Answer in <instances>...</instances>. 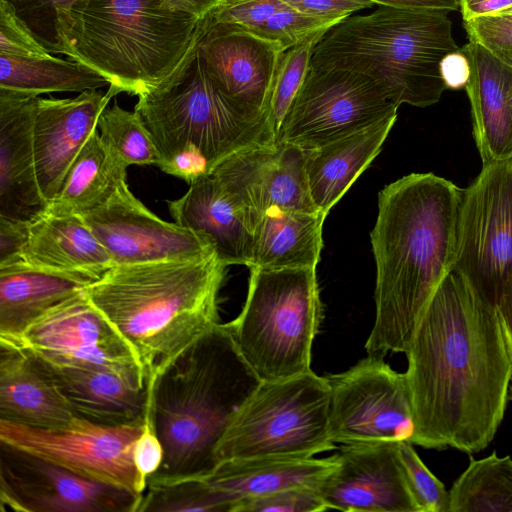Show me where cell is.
Segmentation results:
<instances>
[{
  "instance_id": "6da1fadb",
  "label": "cell",
  "mask_w": 512,
  "mask_h": 512,
  "mask_svg": "<svg viewBox=\"0 0 512 512\" xmlns=\"http://www.w3.org/2000/svg\"><path fill=\"white\" fill-rule=\"evenodd\" d=\"M414 411L410 440L474 453L503 419L512 353L498 310L455 270L428 303L406 351Z\"/></svg>"
},
{
  "instance_id": "7a4b0ae2",
  "label": "cell",
  "mask_w": 512,
  "mask_h": 512,
  "mask_svg": "<svg viewBox=\"0 0 512 512\" xmlns=\"http://www.w3.org/2000/svg\"><path fill=\"white\" fill-rule=\"evenodd\" d=\"M462 194L433 173H411L379 192L370 234L376 314L368 355L408 350L428 303L454 268Z\"/></svg>"
},
{
  "instance_id": "3957f363",
  "label": "cell",
  "mask_w": 512,
  "mask_h": 512,
  "mask_svg": "<svg viewBox=\"0 0 512 512\" xmlns=\"http://www.w3.org/2000/svg\"><path fill=\"white\" fill-rule=\"evenodd\" d=\"M261 382L224 324L177 355L147 386L148 417L164 450L161 467L148 478L210 473L219 442Z\"/></svg>"
},
{
  "instance_id": "277c9868",
  "label": "cell",
  "mask_w": 512,
  "mask_h": 512,
  "mask_svg": "<svg viewBox=\"0 0 512 512\" xmlns=\"http://www.w3.org/2000/svg\"><path fill=\"white\" fill-rule=\"evenodd\" d=\"M226 265L217 256L114 265L86 287L91 303L133 351L147 386L219 324Z\"/></svg>"
},
{
  "instance_id": "5b68a950",
  "label": "cell",
  "mask_w": 512,
  "mask_h": 512,
  "mask_svg": "<svg viewBox=\"0 0 512 512\" xmlns=\"http://www.w3.org/2000/svg\"><path fill=\"white\" fill-rule=\"evenodd\" d=\"M202 35L170 77L138 96L134 110L155 145L157 166L189 184L230 155L276 139L267 115L245 110L214 84L199 50Z\"/></svg>"
},
{
  "instance_id": "8992f818",
  "label": "cell",
  "mask_w": 512,
  "mask_h": 512,
  "mask_svg": "<svg viewBox=\"0 0 512 512\" xmlns=\"http://www.w3.org/2000/svg\"><path fill=\"white\" fill-rule=\"evenodd\" d=\"M459 49L446 11L380 6L327 30L311 64L363 74L397 105L424 108L447 89L440 65Z\"/></svg>"
},
{
  "instance_id": "52a82bcc",
  "label": "cell",
  "mask_w": 512,
  "mask_h": 512,
  "mask_svg": "<svg viewBox=\"0 0 512 512\" xmlns=\"http://www.w3.org/2000/svg\"><path fill=\"white\" fill-rule=\"evenodd\" d=\"M210 18L167 0H82L73 13L68 57L105 76L112 96H139L179 68Z\"/></svg>"
},
{
  "instance_id": "ba28073f",
  "label": "cell",
  "mask_w": 512,
  "mask_h": 512,
  "mask_svg": "<svg viewBox=\"0 0 512 512\" xmlns=\"http://www.w3.org/2000/svg\"><path fill=\"white\" fill-rule=\"evenodd\" d=\"M323 318L316 268H251L240 314L225 327L262 382L311 371Z\"/></svg>"
},
{
  "instance_id": "9c48e42d",
  "label": "cell",
  "mask_w": 512,
  "mask_h": 512,
  "mask_svg": "<svg viewBox=\"0 0 512 512\" xmlns=\"http://www.w3.org/2000/svg\"><path fill=\"white\" fill-rule=\"evenodd\" d=\"M329 407L328 379L312 370L261 382L219 442L217 464L252 457H313L336 449Z\"/></svg>"
},
{
  "instance_id": "30bf717a",
  "label": "cell",
  "mask_w": 512,
  "mask_h": 512,
  "mask_svg": "<svg viewBox=\"0 0 512 512\" xmlns=\"http://www.w3.org/2000/svg\"><path fill=\"white\" fill-rule=\"evenodd\" d=\"M453 270L498 310L512 283V163L482 165L463 189Z\"/></svg>"
},
{
  "instance_id": "8fae6325",
  "label": "cell",
  "mask_w": 512,
  "mask_h": 512,
  "mask_svg": "<svg viewBox=\"0 0 512 512\" xmlns=\"http://www.w3.org/2000/svg\"><path fill=\"white\" fill-rule=\"evenodd\" d=\"M145 423L110 426L76 416L57 428L0 420V442L59 465L77 475L143 496L147 480L133 451Z\"/></svg>"
},
{
  "instance_id": "7c38bea8",
  "label": "cell",
  "mask_w": 512,
  "mask_h": 512,
  "mask_svg": "<svg viewBox=\"0 0 512 512\" xmlns=\"http://www.w3.org/2000/svg\"><path fill=\"white\" fill-rule=\"evenodd\" d=\"M398 108L367 76L310 63L275 142L315 149L397 114Z\"/></svg>"
},
{
  "instance_id": "4fadbf2b",
  "label": "cell",
  "mask_w": 512,
  "mask_h": 512,
  "mask_svg": "<svg viewBox=\"0 0 512 512\" xmlns=\"http://www.w3.org/2000/svg\"><path fill=\"white\" fill-rule=\"evenodd\" d=\"M327 379L329 432L335 444L410 442L414 411L405 373L393 370L381 356L368 355Z\"/></svg>"
},
{
  "instance_id": "5bb4252c",
  "label": "cell",
  "mask_w": 512,
  "mask_h": 512,
  "mask_svg": "<svg viewBox=\"0 0 512 512\" xmlns=\"http://www.w3.org/2000/svg\"><path fill=\"white\" fill-rule=\"evenodd\" d=\"M0 342L26 349L49 363L107 369L147 387L133 351L85 290L47 310L17 338Z\"/></svg>"
},
{
  "instance_id": "9a60e30c",
  "label": "cell",
  "mask_w": 512,
  "mask_h": 512,
  "mask_svg": "<svg viewBox=\"0 0 512 512\" xmlns=\"http://www.w3.org/2000/svg\"><path fill=\"white\" fill-rule=\"evenodd\" d=\"M142 496L0 442V503L16 512H137Z\"/></svg>"
},
{
  "instance_id": "2e32d148",
  "label": "cell",
  "mask_w": 512,
  "mask_h": 512,
  "mask_svg": "<svg viewBox=\"0 0 512 512\" xmlns=\"http://www.w3.org/2000/svg\"><path fill=\"white\" fill-rule=\"evenodd\" d=\"M114 265L214 255L201 234L158 218L123 183L102 206L82 215Z\"/></svg>"
},
{
  "instance_id": "e0dca14e",
  "label": "cell",
  "mask_w": 512,
  "mask_h": 512,
  "mask_svg": "<svg viewBox=\"0 0 512 512\" xmlns=\"http://www.w3.org/2000/svg\"><path fill=\"white\" fill-rule=\"evenodd\" d=\"M305 160L306 150L275 142L242 149L221 161L210 174L246 213L253 227L274 207L318 212L310 196Z\"/></svg>"
},
{
  "instance_id": "ac0fdd59",
  "label": "cell",
  "mask_w": 512,
  "mask_h": 512,
  "mask_svg": "<svg viewBox=\"0 0 512 512\" xmlns=\"http://www.w3.org/2000/svg\"><path fill=\"white\" fill-rule=\"evenodd\" d=\"M398 443L341 445L338 466L317 488L328 509L420 512L398 456Z\"/></svg>"
},
{
  "instance_id": "d6986e66",
  "label": "cell",
  "mask_w": 512,
  "mask_h": 512,
  "mask_svg": "<svg viewBox=\"0 0 512 512\" xmlns=\"http://www.w3.org/2000/svg\"><path fill=\"white\" fill-rule=\"evenodd\" d=\"M199 50L209 76L222 93L245 110L268 116L272 87L286 51L280 44L210 19Z\"/></svg>"
},
{
  "instance_id": "ffe728a7",
  "label": "cell",
  "mask_w": 512,
  "mask_h": 512,
  "mask_svg": "<svg viewBox=\"0 0 512 512\" xmlns=\"http://www.w3.org/2000/svg\"><path fill=\"white\" fill-rule=\"evenodd\" d=\"M113 96L96 90L74 98L37 97L34 116V152L37 178L45 200L58 194L82 147L97 129L100 114Z\"/></svg>"
},
{
  "instance_id": "44dd1931",
  "label": "cell",
  "mask_w": 512,
  "mask_h": 512,
  "mask_svg": "<svg viewBox=\"0 0 512 512\" xmlns=\"http://www.w3.org/2000/svg\"><path fill=\"white\" fill-rule=\"evenodd\" d=\"M36 101L37 96L0 89V217L25 222L49 208L35 163Z\"/></svg>"
},
{
  "instance_id": "7402d4cb",
  "label": "cell",
  "mask_w": 512,
  "mask_h": 512,
  "mask_svg": "<svg viewBox=\"0 0 512 512\" xmlns=\"http://www.w3.org/2000/svg\"><path fill=\"white\" fill-rule=\"evenodd\" d=\"M461 50L470 67L465 89L482 165L512 163V67L473 40Z\"/></svg>"
},
{
  "instance_id": "603a6c76",
  "label": "cell",
  "mask_w": 512,
  "mask_h": 512,
  "mask_svg": "<svg viewBox=\"0 0 512 512\" xmlns=\"http://www.w3.org/2000/svg\"><path fill=\"white\" fill-rule=\"evenodd\" d=\"M76 416L48 368L36 355L0 342V420L57 428Z\"/></svg>"
},
{
  "instance_id": "cb8c5ba5",
  "label": "cell",
  "mask_w": 512,
  "mask_h": 512,
  "mask_svg": "<svg viewBox=\"0 0 512 512\" xmlns=\"http://www.w3.org/2000/svg\"><path fill=\"white\" fill-rule=\"evenodd\" d=\"M174 222L203 235L226 266H249L253 227L246 213L211 175L192 183L180 198L168 202Z\"/></svg>"
},
{
  "instance_id": "d4e9b609",
  "label": "cell",
  "mask_w": 512,
  "mask_h": 512,
  "mask_svg": "<svg viewBox=\"0 0 512 512\" xmlns=\"http://www.w3.org/2000/svg\"><path fill=\"white\" fill-rule=\"evenodd\" d=\"M39 359L78 416L110 426L145 423L149 412L146 386L111 370Z\"/></svg>"
},
{
  "instance_id": "484cf974",
  "label": "cell",
  "mask_w": 512,
  "mask_h": 512,
  "mask_svg": "<svg viewBox=\"0 0 512 512\" xmlns=\"http://www.w3.org/2000/svg\"><path fill=\"white\" fill-rule=\"evenodd\" d=\"M337 466L336 454L328 458L252 457L221 461L201 478L224 494L234 507L239 500L285 489H317Z\"/></svg>"
},
{
  "instance_id": "4316f807",
  "label": "cell",
  "mask_w": 512,
  "mask_h": 512,
  "mask_svg": "<svg viewBox=\"0 0 512 512\" xmlns=\"http://www.w3.org/2000/svg\"><path fill=\"white\" fill-rule=\"evenodd\" d=\"M397 120L390 115L358 132L306 150L305 170L316 209L328 214L381 151Z\"/></svg>"
},
{
  "instance_id": "83f0119b",
  "label": "cell",
  "mask_w": 512,
  "mask_h": 512,
  "mask_svg": "<svg viewBox=\"0 0 512 512\" xmlns=\"http://www.w3.org/2000/svg\"><path fill=\"white\" fill-rule=\"evenodd\" d=\"M94 281L26 262L0 267V340L17 338L47 310Z\"/></svg>"
},
{
  "instance_id": "f1b7e54d",
  "label": "cell",
  "mask_w": 512,
  "mask_h": 512,
  "mask_svg": "<svg viewBox=\"0 0 512 512\" xmlns=\"http://www.w3.org/2000/svg\"><path fill=\"white\" fill-rule=\"evenodd\" d=\"M23 262L99 279L114 263L81 215L46 213L30 222Z\"/></svg>"
},
{
  "instance_id": "f546056e",
  "label": "cell",
  "mask_w": 512,
  "mask_h": 512,
  "mask_svg": "<svg viewBox=\"0 0 512 512\" xmlns=\"http://www.w3.org/2000/svg\"><path fill=\"white\" fill-rule=\"evenodd\" d=\"M326 214L274 207L253 226L248 266L260 269L316 268Z\"/></svg>"
},
{
  "instance_id": "4dcf8cb0",
  "label": "cell",
  "mask_w": 512,
  "mask_h": 512,
  "mask_svg": "<svg viewBox=\"0 0 512 512\" xmlns=\"http://www.w3.org/2000/svg\"><path fill=\"white\" fill-rule=\"evenodd\" d=\"M128 166L95 129L70 166L47 213L82 216L104 205L126 182Z\"/></svg>"
},
{
  "instance_id": "1f68e13d",
  "label": "cell",
  "mask_w": 512,
  "mask_h": 512,
  "mask_svg": "<svg viewBox=\"0 0 512 512\" xmlns=\"http://www.w3.org/2000/svg\"><path fill=\"white\" fill-rule=\"evenodd\" d=\"M110 85L108 79L75 60L55 56L31 59L0 55V89L33 96L51 92H84Z\"/></svg>"
},
{
  "instance_id": "d6a6232c",
  "label": "cell",
  "mask_w": 512,
  "mask_h": 512,
  "mask_svg": "<svg viewBox=\"0 0 512 512\" xmlns=\"http://www.w3.org/2000/svg\"><path fill=\"white\" fill-rule=\"evenodd\" d=\"M512 511V459H471L449 491V512Z\"/></svg>"
},
{
  "instance_id": "836d02e7",
  "label": "cell",
  "mask_w": 512,
  "mask_h": 512,
  "mask_svg": "<svg viewBox=\"0 0 512 512\" xmlns=\"http://www.w3.org/2000/svg\"><path fill=\"white\" fill-rule=\"evenodd\" d=\"M233 503L203 478L147 479L137 512H232Z\"/></svg>"
},
{
  "instance_id": "e575fe53",
  "label": "cell",
  "mask_w": 512,
  "mask_h": 512,
  "mask_svg": "<svg viewBox=\"0 0 512 512\" xmlns=\"http://www.w3.org/2000/svg\"><path fill=\"white\" fill-rule=\"evenodd\" d=\"M51 54L68 56L73 13L82 0H4Z\"/></svg>"
},
{
  "instance_id": "d590c367",
  "label": "cell",
  "mask_w": 512,
  "mask_h": 512,
  "mask_svg": "<svg viewBox=\"0 0 512 512\" xmlns=\"http://www.w3.org/2000/svg\"><path fill=\"white\" fill-rule=\"evenodd\" d=\"M97 128L103 142L129 166L157 165L155 145L135 111H127L116 103L106 107L99 116Z\"/></svg>"
},
{
  "instance_id": "8d00e7d4",
  "label": "cell",
  "mask_w": 512,
  "mask_h": 512,
  "mask_svg": "<svg viewBox=\"0 0 512 512\" xmlns=\"http://www.w3.org/2000/svg\"><path fill=\"white\" fill-rule=\"evenodd\" d=\"M326 31L322 30L310 35L283 53L267 110L268 119L275 132V137L305 80L315 46Z\"/></svg>"
},
{
  "instance_id": "74e56055",
  "label": "cell",
  "mask_w": 512,
  "mask_h": 512,
  "mask_svg": "<svg viewBox=\"0 0 512 512\" xmlns=\"http://www.w3.org/2000/svg\"><path fill=\"white\" fill-rule=\"evenodd\" d=\"M398 456L420 512H449V491L425 466L412 443L399 442Z\"/></svg>"
},
{
  "instance_id": "f35d334b",
  "label": "cell",
  "mask_w": 512,
  "mask_h": 512,
  "mask_svg": "<svg viewBox=\"0 0 512 512\" xmlns=\"http://www.w3.org/2000/svg\"><path fill=\"white\" fill-rule=\"evenodd\" d=\"M341 20L343 19L306 14L287 6L253 33L276 42L287 50L316 32L330 29Z\"/></svg>"
},
{
  "instance_id": "ab89813d",
  "label": "cell",
  "mask_w": 512,
  "mask_h": 512,
  "mask_svg": "<svg viewBox=\"0 0 512 512\" xmlns=\"http://www.w3.org/2000/svg\"><path fill=\"white\" fill-rule=\"evenodd\" d=\"M469 40H473L502 62L512 67V6L464 20Z\"/></svg>"
},
{
  "instance_id": "60d3db41",
  "label": "cell",
  "mask_w": 512,
  "mask_h": 512,
  "mask_svg": "<svg viewBox=\"0 0 512 512\" xmlns=\"http://www.w3.org/2000/svg\"><path fill=\"white\" fill-rule=\"evenodd\" d=\"M328 510L317 489L296 487L239 500L232 512H320Z\"/></svg>"
},
{
  "instance_id": "b9f144b4",
  "label": "cell",
  "mask_w": 512,
  "mask_h": 512,
  "mask_svg": "<svg viewBox=\"0 0 512 512\" xmlns=\"http://www.w3.org/2000/svg\"><path fill=\"white\" fill-rule=\"evenodd\" d=\"M0 55L31 59L53 57L4 0H0Z\"/></svg>"
},
{
  "instance_id": "7bdbcfd3",
  "label": "cell",
  "mask_w": 512,
  "mask_h": 512,
  "mask_svg": "<svg viewBox=\"0 0 512 512\" xmlns=\"http://www.w3.org/2000/svg\"><path fill=\"white\" fill-rule=\"evenodd\" d=\"M285 7L287 5L281 0H225L212 12L211 19L215 24H227L255 32Z\"/></svg>"
},
{
  "instance_id": "ee69618b",
  "label": "cell",
  "mask_w": 512,
  "mask_h": 512,
  "mask_svg": "<svg viewBox=\"0 0 512 512\" xmlns=\"http://www.w3.org/2000/svg\"><path fill=\"white\" fill-rule=\"evenodd\" d=\"M133 458L137 470L146 480L155 474L162 465L164 458L163 446L148 416L144 430L135 443Z\"/></svg>"
},
{
  "instance_id": "f6af8a7d",
  "label": "cell",
  "mask_w": 512,
  "mask_h": 512,
  "mask_svg": "<svg viewBox=\"0 0 512 512\" xmlns=\"http://www.w3.org/2000/svg\"><path fill=\"white\" fill-rule=\"evenodd\" d=\"M300 12L325 18L344 19L353 13L370 8L368 0H281Z\"/></svg>"
},
{
  "instance_id": "bcb514c9",
  "label": "cell",
  "mask_w": 512,
  "mask_h": 512,
  "mask_svg": "<svg viewBox=\"0 0 512 512\" xmlns=\"http://www.w3.org/2000/svg\"><path fill=\"white\" fill-rule=\"evenodd\" d=\"M30 222L0 217V267L23 262Z\"/></svg>"
},
{
  "instance_id": "7dc6e473",
  "label": "cell",
  "mask_w": 512,
  "mask_h": 512,
  "mask_svg": "<svg viewBox=\"0 0 512 512\" xmlns=\"http://www.w3.org/2000/svg\"><path fill=\"white\" fill-rule=\"evenodd\" d=\"M440 70L447 89L465 88L470 67L461 49L446 55L441 62Z\"/></svg>"
},
{
  "instance_id": "c3c4849f",
  "label": "cell",
  "mask_w": 512,
  "mask_h": 512,
  "mask_svg": "<svg viewBox=\"0 0 512 512\" xmlns=\"http://www.w3.org/2000/svg\"><path fill=\"white\" fill-rule=\"evenodd\" d=\"M380 6L404 9L454 11L460 9V0H368Z\"/></svg>"
},
{
  "instance_id": "681fc988",
  "label": "cell",
  "mask_w": 512,
  "mask_h": 512,
  "mask_svg": "<svg viewBox=\"0 0 512 512\" xmlns=\"http://www.w3.org/2000/svg\"><path fill=\"white\" fill-rule=\"evenodd\" d=\"M512 6V0H460L463 20L485 16Z\"/></svg>"
},
{
  "instance_id": "f907efd6",
  "label": "cell",
  "mask_w": 512,
  "mask_h": 512,
  "mask_svg": "<svg viewBox=\"0 0 512 512\" xmlns=\"http://www.w3.org/2000/svg\"><path fill=\"white\" fill-rule=\"evenodd\" d=\"M173 7L198 18H205L225 0H167Z\"/></svg>"
},
{
  "instance_id": "816d5d0a",
  "label": "cell",
  "mask_w": 512,
  "mask_h": 512,
  "mask_svg": "<svg viewBox=\"0 0 512 512\" xmlns=\"http://www.w3.org/2000/svg\"><path fill=\"white\" fill-rule=\"evenodd\" d=\"M498 312L512 353V283L501 301Z\"/></svg>"
}]
</instances>
